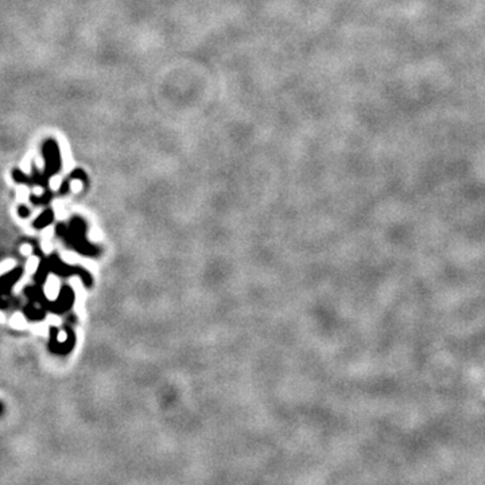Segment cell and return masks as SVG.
I'll list each match as a JSON object with an SVG mask.
<instances>
[{
	"mask_svg": "<svg viewBox=\"0 0 485 485\" xmlns=\"http://www.w3.org/2000/svg\"><path fill=\"white\" fill-rule=\"evenodd\" d=\"M34 330H35V332H38V333H43L45 332V327H43V325H39V326L34 327Z\"/></svg>",
	"mask_w": 485,
	"mask_h": 485,
	"instance_id": "ba28073f",
	"label": "cell"
},
{
	"mask_svg": "<svg viewBox=\"0 0 485 485\" xmlns=\"http://www.w3.org/2000/svg\"><path fill=\"white\" fill-rule=\"evenodd\" d=\"M49 322L53 325H60V318L58 317H49Z\"/></svg>",
	"mask_w": 485,
	"mask_h": 485,
	"instance_id": "52a82bcc",
	"label": "cell"
},
{
	"mask_svg": "<svg viewBox=\"0 0 485 485\" xmlns=\"http://www.w3.org/2000/svg\"><path fill=\"white\" fill-rule=\"evenodd\" d=\"M26 323H27V322H26V320L23 318V316H22L21 313L14 314L12 320H11V326L15 327V329H23V327L27 326Z\"/></svg>",
	"mask_w": 485,
	"mask_h": 485,
	"instance_id": "7a4b0ae2",
	"label": "cell"
},
{
	"mask_svg": "<svg viewBox=\"0 0 485 485\" xmlns=\"http://www.w3.org/2000/svg\"><path fill=\"white\" fill-rule=\"evenodd\" d=\"M45 291H46L47 298L50 299H54L58 295V291H60V281L57 279L56 276H50L46 282V286H45Z\"/></svg>",
	"mask_w": 485,
	"mask_h": 485,
	"instance_id": "6da1fadb",
	"label": "cell"
},
{
	"mask_svg": "<svg viewBox=\"0 0 485 485\" xmlns=\"http://www.w3.org/2000/svg\"><path fill=\"white\" fill-rule=\"evenodd\" d=\"M64 338H66V336H64V333H61V336L58 337V340H60V341H64Z\"/></svg>",
	"mask_w": 485,
	"mask_h": 485,
	"instance_id": "9c48e42d",
	"label": "cell"
},
{
	"mask_svg": "<svg viewBox=\"0 0 485 485\" xmlns=\"http://www.w3.org/2000/svg\"><path fill=\"white\" fill-rule=\"evenodd\" d=\"M65 260L67 261V263H74V261H77V255H74V254H65Z\"/></svg>",
	"mask_w": 485,
	"mask_h": 485,
	"instance_id": "5b68a950",
	"label": "cell"
},
{
	"mask_svg": "<svg viewBox=\"0 0 485 485\" xmlns=\"http://www.w3.org/2000/svg\"><path fill=\"white\" fill-rule=\"evenodd\" d=\"M38 263H39V260H38L36 258H31V259H29V261H27V266H26V270H27V272H29V274L35 272L36 267H38Z\"/></svg>",
	"mask_w": 485,
	"mask_h": 485,
	"instance_id": "3957f363",
	"label": "cell"
},
{
	"mask_svg": "<svg viewBox=\"0 0 485 485\" xmlns=\"http://www.w3.org/2000/svg\"><path fill=\"white\" fill-rule=\"evenodd\" d=\"M12 267H14V261L10 260V259H8V260H4L1 263V272L4 274L7 271H10Z\"/></svg>",
	"mask_w": 485,
	"mask_h": 485,
	"instance_id": "277c9868",
	"label": "cell"
},
{
	"mask_svg": "<svg viewBox=\"0 0 485 485\" xmlns=\"http://www.w3.org/2000/svg\"><path fill=\"white\" fill-rule=\"evenodd\" d=\"M21 252L23 254V255H30V252H31V247L30 245H23L21 248Z\"/></svg>",
	"mask_w": 485,
	"mask_h": 485,
	"instance_id": "8992f818",
	"label": "cell"
}]
</instances>
